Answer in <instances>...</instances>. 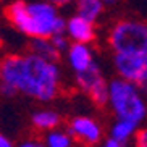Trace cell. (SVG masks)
I'll return each mask as SVG.
<instances>
[{
	"mask_svg": "<svg viewBox=\"0 0 147 147\" xmlns=\"http://www.w3.org/2000/svg\"><path fill=\"white\" fill-rule=\"evenodd\" d=\"M0 66L2 81L13 84L20 92L32 99L49 102L58 94L60 71L55 61L32 52L28 55H7Z\"/></svg>",
	"mask_w": 147,
	"mask_h": 147,
	"instance_id": "obj_1",
	"label": "cell"
},
{
	"mask_svg": "<svg viewBox=\"0 0 147 147\" xmlns=\"http://www.w3.org/2000/svg\"><path fill=\"white\" fill-rule=\"evenodd\" d=\"M52 2H11L7 7V18L23 34L29 37H52L55 34L58 13Z\"/></svg>",
	"mask_w": 147,
	"mask_h": 147,
	"instance_id": "obj_2",
	"label": "cell"
},
{
	"mask_svg": "<svg viewBox=\"0 0 147 147\" xmlns=\"http://www.w3.org/2000/svg\"><path fill=\"white\" fill-rule=\"evenodd\" d=\"M108 102L118 120H129L141 123L147 117V107L139 94L138 84L125 78L113 79L108 84Z\"/></svg>",
	"mask_w": 147,
	"mask_h": 147,
	"instance_id": "obj_3",
	"label": "cell"
},
{
	"mask_svg": "<svg viewBox=\"0 0 147 147\" xmlns=\"http://www.w3.org/2000/svg\"><path fill=\"white\" fill-rule=\"evenodd\" d=\"M108 40L115 53H144L147 52V24L141 21H118Z\"/></svg>",
	"mask_w": 147,
	"mask_h": 147,
	"instance_id": "obj_4",
	"label": "cell"
},
{
	"mask_svg": "<svg viewBox=\"0 0 147 147\" xmlns=\"http://www.w3.org/2000/svg\"><path fill=\"white\" fill-rule=\"evenodd\" d=\"M115 68L120 78L147 86V52L144 53H115Z\"/></svg>",
	"mask_w": 147,
	"mask_h": 147,
	"instance_id": "obj_5",
	"label": "cell"
},
{
	"mask_svg": "<svg viewBox=\"0 0 147 147\" xmlns=\"http://www.w3.org/2000/svg\"><path fill=\"white\" fill-rule=\"evenodd\" d=\"M68 133L73 136V138L79 139L86 144H97L100 141V136H102V129H100L99 123L95 120L89 117H76L69 121L68 126Z\"/></svg>",
	"mask_w": 147,
	"mask_h": 147,
	"instance_id": "obj_6",
	"label": "cell"
},
{
	"mask_svg": "<svg viewBox=\"0 0 147 147\" xmlns=\"http://www.w3.org/2000/svg\"><path fill=\"white\" fill-rule=\"evenodd\" d=\"M66 32H68V36L74 40V42L89 44L94 39V26H92V23L84 20V18L79 16V15H76V16L68 20Z\"/></svg>",
	"mask_w": 147,
	"mask_h": 147,
	"instance_id": "obj_7",
	"label": "cell"
},
{
	"mask_svg": "<svg viewBox=\"0 0 147 147\" xmlns=\"http://www.w3.org/2000/svg\"><path fill=\"white\" fill-rule=\"evenodd\" d=\"M68 61H69V66H71L76 73L87 69L92 63H94V61H92V53H91V50H89V47L82 42H74L73 45H69Z\"/></svg>",
	"mask_w": 147,
	"mask_h": 147,
	"instance_id": "obj_8",
	"label": "cell"
},
{
	"mask_svg": "<svg viewBox=\"0 0 147 147\" xmlns=\"http://www.w3.org/2000/svg\"><path fill=\"white\" fill-rule=\"evenodd\" d=\"M104 0H78L76 5V15L82 16L84 20L94 23L100 16L104 10Z\"/></svg>",
	"mask_w": 147,
	"mask_h": 147,
	"instance_id": "obj_9",
	"label": "cell"
},
{
	"mask_svg": "<svg viewBox=\"0 0 147 147\" xmlns=\"http://www.w3.org/2000/svg\"><path fill=\"white\" fill-rule=\"evenodd\" d=\"M32 52L40 55L45 60L55 61L58 58V53L60 50L53 45L52 39L50 37H32Z\"/></svg>",
	"mask_w": 147,
	"mask_h": 147,
	"instance_id": "obj_10",
	"label": "cell"
},
{
	"mask_svg": "<svg viewBox=\"0 0 147 147\" xmlns=\"http://www.w3.org/2000/svg\"><path fill=\"white\" fill-rule=\"evenodd\" d=\"M32 125L40 131H50L60 125V117L52 110H42L32 115Z\"/></svg>",
	"mask_w": 147,
	"mask_h": 147,
	"instance_id": "obj_11",
	"label": "cell"
},
{
	"mask_svg": "<svg viewBox=\"0 0 147 147\" xmlns=\"http://www.w3.org/2000/svg\"><path fill=\"white\" fill-rule=\"evenodd\" d=\"M100 79H102V74H100V69H99V66H97V63H92L87 69L76 73V84H78L84 92H87L95 82L100 81Z\"/></svg>",
	"mask_w": 147,
	"mask_h": 147,
	"instance_id": "obj_12",
	"label": "cell"
},
{
	"mask_svg": "<svg viewBox=\"0 0 147 147\" xmlns=\"http://www.w3.org/2000/svg\"><path fill=\"white\" fill-rule=\"evenodd\" d=\"M136 128H138V123L129 120H118L115 125L112 126V131H110V136L113 139H117L120 142L125 144L128 139L136 133Z\"/></svg>",
	"mask_w": 147,
	"mask_h": 147,
	"instance_id": "obj_13",
	"label": "cell"
},
{
	"mask_svg": "<svg viewBox=\"0 0 147 147\" xmlns=\"http://www.w3.org/2000/svg\"><path fill=\"white\" fill-rule=\"evenodd\" d=\"M71 134L66 133V131L61 129H50L47 134H45V139L44 142L47 147H71Z\"/></svg>",
	"mask_w": 147,
	"mask_h": 147,
	"instance_id": "obj_14",
	"label": "cell"
},
{
	"mask_svg": "<svg viewBox=\"0 0 147 147\" xmlns=\"http://www.w3.org/2000/svg\"><path fill=\"white\" fill-rule=\"evenodd\" d=\"M89 97L92 99V102L97 105H105L108 102V84L105 82V79L102 78L100 81H97L94 86L87 91Z\"/></svg>",
	"mask_w": 147,
	"mask_h": 147,
	"instance_id": "obj_15",
	"label": "cell"
},
{
	"mask_svg": "<svg viewBox=\"0 0 147 147\" xmlns=\"http://www.w3.org/2000/svg\"><path fill=\"white\" fill-rule=\"evenodd\" d=\"M52 42H53V45H55L58 50H66V49H69L68 47V40H66V37H65V34H53L52 37Z\"/></svg>",
	"mask_w": 147,
	"mask_h": 147,
	"instance_id": "obj_16",
	"label": "cell"
},
{
	"mask_svg": "<svg viewBox=\"0 0 147 147\" xmlns=\"http://www.w3.org/2000/svg\"><path fill=\"white\" fill-rule=\"evenodd\" d=\"M16 92H20V91H18L13 84H8V82L2 81V84H0V94H3L5 97H13Z\"/></svg>",
	"mask_w": 147,
	"mask_h": 147,
	"instance_id": "obj_17",
	"label": "cell"
},
{
	"mask_svg": "<svg viewBox=\"0 0 147 147\" xmlns=\"http://www.w3.org/2000/svg\"><path fill=\"white\" fill-rule=\"evenodd\" d=\"M136 147H147V128L136 134Z\"/></svg>",
	"mask_w": 147,
	"mask_h": 147,
	"instance_id": "obj_18",
	"label": "cell"
},
{
	"mask_svg": "<svg viewBox=\"0 0 147 147\" xmlns=\"http://www.w3.org/2000/svg\"><path fill=\"white\" fill-rule=\"evenodd\" d=\"M18 147H47V146H45V142H40L37 139H28V141L21 142Z\"/></svg>",
	"mask_w": 147,
	"mask_h": 147,
	"instance_id": "obj_19",
	"label": "cell"
},
{
	"mask_svg": "<svg viewBox=\"0 0 147 147\" xmlns=\"http://www.w3.org/2000/svg\"><path fill=\"white\" fill-rule=\"evenodd\" d=\"M100 147H123V142H120V141H117V139H113L112 136H110V138L104 142V146H100Z\"/></svg>",
	"mask_w": 147,
	"mask_h": 147,
	"instance_id": "obj_20",
	"label": "cell"
},
{
	"mask_svg": "<svg viewBox=\"0 0 147 147\" xmlns=\"http://www.w3.org/2000/svg\"><path fill=\"white\" fill-rule=\"evenodd\" d=\"M0 147H15V146L7 136H3V134L0 133Z\"/></svg>",
	"mask_w": 147,
	"mask_h": 147,
	"instance_id": "obj_21",
	"label": "cell"
},
{
	"mask_svg": "<svg viewBox=\"0 0 147 147\" xmlns=\"http://www.w3.org/2000/svg\"><path fill=\"white\" fill-rule=\"evenodd\" d=\"M49 2H52V3H53V5H57V7H61V5L69 3L71 0H49Z\"/></svg>",
	"mask_w": 147,
	"mask_h": 147,
	"instance_id": "obj_22",
	"label": "cell"
},
{
	"mask_svg": "<svg viewBox=\"0 0 147 147\" xmlns=\"http://www.w3.org/2000/svg\"><path fill=\"white\" fill-rule=\"evenodd\" d=\"M118 0H104V3L105 5H113V3H117Z\"/></svg>",
	"mask_w": 147,
	"mask_h": 147,
	"instance_id": "obj_23",
	"label": "cell"
},
{
	"mask_svg": "<svg viewBox=\"0 0 147 147\" xmlns=\"http://www.w3.org/2000/svg\"><path fill=\"white\" fill-rule=\"evenodd\" d=\"M0 81H2V66H0Z\"/></svg>",
	"mask_w": 147,
	"mask_h": 147,
	"instance_id": "obj_24",
	"label": "cell"
}]
</instances>
